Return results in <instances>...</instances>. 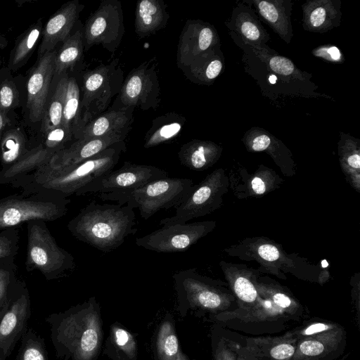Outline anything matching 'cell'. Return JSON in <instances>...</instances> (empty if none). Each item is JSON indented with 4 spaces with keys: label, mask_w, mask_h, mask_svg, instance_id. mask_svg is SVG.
Returning <instances> with one entry per match:
<instances>
[{
    "label": "cell",
    "mask_w": 360,
    "mask_h": 360,
    "mask_svg": "<svg viewBox=\"0 0 360 360\" xmlns=\"http://www.w3.org/2000/svg\"><path fill=\"white\" fill-rule=\"evenodd\" d=\"M222 65L219 60H212L210 61L205 70L204 78L206 79H213L216 78L221 70Z\"/></svg>",
    "instance_id": "f6af8a7d"
},
{
    "label": "cell",
    "mask_w": 360,
    "mask_h": 360,
    "mask_svg": "<svg viewBox=\"0 0 360 360\" xmlns=\"http://www.w3.org/2000/svg\"><path fill=\"white\" fill-rule=\"evenodd\" d=\"M347 334L342 326L297 340L290 360H335L345 352Z\"/></svg>",
    "instance_id": "ffe728a7"
},
{
    "label": "cell",
    "mask_w": 360,
    "mask_h": 360,
    "mask_svg": "<svg viewBox=\"0 0 360 360\" xmlns=\"http://www.w3.org/2000/svg\"><path fill=\"white\" fill-rule=\"evenodd\" d=\"M326 19V11L322 7L315 8L310 15V22L314 27L321 26Z\"/></svg>",
    "instance_id": "c3c4849f"
},
{
    "label": "cell",
    "mask_w": 360,
    "mask_h": 360,
    "mask_svg": "<svg viewBox=\"0 0 360 360\" xmlns=\"http://www.w3.org/2000/svg\"><path fill=\"white\" fill-rule=\"evenodd\" d=\"M157 68L158 60L153 57L132 69L124 79L120 93L108 108L156 109L161 96Z\"/></svg>",
    "instance_id": "8fae6325"
},
{
    "label": "cell",
    "mask_w": 360,
    "mask_h": 360,
    "mask_svg": "<svg viewBox=\"0 0 360 360\" xmlns=\"http://www.w3.org/2000/svg\"><path fill=\"white\" fill-rule=\"evenodd\" d=\"M342 326L332 321L313 318L294 329L289 330L297 340L302 338L317 335L328 331L342 328Z\"/></svg>",
    "instance_id": "ab89813d"
},
{
    "label": "cell",
    "mask_w": 360,
    "mask_h": 360,
    "mask_svg": "<svg viewBox=\"0 0 360 360\" xmlns=\"http://www.w3.org/2000/svg\"><path fill=\"white\" fill-rule=\"evenodd\" d=\"M83 27H80L62 42L56 49L54 59V75H61L72 73L83 59L84 56Z\"/></svg>",
    "instance_id": "d6a6232c"
},
{
    "label": "cell",
    "mask_w": 360,
    "mask_h": 360,
    "mask_svg": "<svg viewBox=\"0 0 360 360\" xmlns=\"http://www.w3.org/2000/svg\"><path fill=\"white\" fill-rule=\"evenodd\" d=\"M138 354L134 335L118 321L112 323L105 341L103 354L110 360H137Z\"/></svg>",
    "instance_id": "83f0119b"
},
{
    "label": "cell",
    "mask_w": 360,
    "mask_h": 360,
    "mask_svg": "<svg viewBox=\"0 0 360 360\" xmlns=\"http://www.w3.org/2000/svg\"><path fill=\"white\" fill-rule=\"evenodd\" d=\"M186 118L176 112H167L153 120L144 137L143 147L150 148L168 143L182 131Z\"/></svg>",
    "instance_id": "4dcf8cb0"
},
{
    "label": "cell",
    "mask_w": 360,
    "mask_h": 360,
    "mask_svg": "<svg viewBox=\"0 0 360 360\" xmlns=\"http://www.w3.org/2000/svg\"><path fill=\"white\" fill-rule=\"evenodd\" d=\"M229 186V180L224 170H214L199 184L193 185L182 202L176 207L175 214L161 219L160 224H185L215 211L221 206Z\"/></svg>",
    "instance_id": "9c48e42d"
},
{
    "label": "cell",
    "mask_w": 360,
    "mask_h": 360,
    "mask_svg": "<svg viewBox=\"0 0 360 360\" xmlns=\"http://www.w3.org/2000/svg\"><path fill=\"white\" fill-rule=\"evenodd\" d=\"M175 328V321L167 313L157 330L155 341V360H174L181 352Z\"/></svg>",
    "instance_id": "e575fe53"
},
{
    "label": "cell",
    "mask_w": 360,
    "mask_h": 360,
    "mask_svg": "<svg viewBox=\"0 0 360 360\" xmlns=\"http://www.w3.org/2000/svg\"><path fill=\"white\" fill-rule=\"evenodd\" d=\"M136 216L129 205L98 204L91 201L68 224L71 234L102 252L120 247L137 231Z\"/></svg>",
    "instance_id": "3957f363"
},
{
    "label": "cell",
    "mask_w": 360,
    "mask_h": 360,
    "mask_svg": "<svg viewBox=\"0 0 360 360\" xmlns=\"http://www.w3.org/2000/svg\"><path fill=\"white\" fill-rule=\"evenodd\" d=\"M43 27L42 19H39L16 38L7 65L11 72H16L27 63L41 40Z\"/></svg>",
    "instance_id": "836d02e7"
},
{
    "label": "cell",
    "mask_w": 360,
    "mask_h": 360,
    "mask_svg": "<svg viewBox=\"0 0 360 360\" xmlns=\"http://www.w3.org/2000/svg\"><path fill=\"white\" fill-rule=\"evenodd\" d=\"M24 129L15 119L4 129L0 141L1 169L7 168L20 160L30 149Z\"/></svg>",
    "instance_id": "f546056e"
},
{
    "label": "cell",
    "mask_w": 360,
    "mask_h": 360,
    "mask_svg": "<svg viewBox=\"0 0 360 360\" xmlns=\"http://www.w3.org/2000/svg\"><path fill=\"white\" fill-rule=\"evenodd\" d=\"M127 136L126 134H113L99 138L75 140L56 153L46 164L53 167H62L81 162L116 143L125 141Z\"/></svg>",
    "instance_id": "603a6c76"
},
{
    "label": "cell",
    "mask_w": 360,
    "mask_h": 360,
    "mask_svg": "<svg viewBox=\"0 0 360 360\" xmlns=\"http://www.w3.org/2000/svg\"><path fill=\"white\" fill-rule=\"evenodd\" d=\"M259 302L245 311L234 310L215 316L211 320L216 323L250 334L278 333L295 322L269 298L259 294Z\"/></svg>",
    "instance_id": "30bf717a"
},
{
    "label": "cell",
    "mask_w": 360,
    "mask_h": 360,
    "mask_svg": "<svg viewBox=\"0 0 360 360\" xmlns=\"http://www.w3.org/2000/svg\"><path fill=\"white\" fill-rule=\"evenodd\" d=\"M31 302L28 288L19 280L8 305L0 317V360H6L28 328Z\"/></svg>",
    "instance_id": "ac0fdd59"
},
{
    "label": "cell",
    "mask_w": 360,
    "mask_h": 360,
    "mask_svg": "<svg viewBox=\"0 0 360 360\" xmlns=\"http://www.w3.org/2000/svg\"><path fill=\"white\" fill-rule=\"evenodd\" d=\"M173 278L177 310L182 318L194 312L198 316L208 315L212 319L238 307L227 283L201 275L195 268L177 271Z\"/></svg>",
    "instance_id": "277c9868"
},
{
    "label": "cell",
    "mask_w": 360,
    "mask_h": 360,
    "mask_svg": "<svg viewBox=\"0 0 360 360\" xmlns=\"http://www.w3.org/2000/svg\"><path fill=\"white\" fill-rule=\"evenodd\" d=\"M51 340L61 360H97L103 332L101 307L96 297L58 313L49 314Z\"/></svg>",
    "instance_id": "6da1fadb"
},
{
    "label": "cell",
    "mask_w": 360,
    "mask_h": 360,
    "mask_svg": "<svg viewBox=\"0 0 360 360\" xmlns=\"http://www.w3.org/2000/svg\"><path fill=\"white\" fill-rule=\"evenodd\" d=\"M167 176L168 173L157 167L125 161L120 168L92 180L82 187L75 195L134 190L150 181Z\"/></svg>",
    "instance_id": "9a60e30c"
},
{
    "label": "cell",
    "mask_w": 360,
    "mask_h": 360,
    "mask_svg": "<svg viewBox=\"0 0 360 360\" xmlns=\"http://www.w3.org/2000/svg\"><path fill=\"white\" fill-rule=\"evenodd\" d=\"M269 65L272 70L283 75H288L294 70L293 63L288 58L281 56L273 57L269 61Z\"/></svg>",
    "instance_id": "7bdbcfd3"
},
{
    "label": "cell",
    "mask_w": 360,
    "mask_h": 360,
    "mask_svg": "<svg viewBox=\"0 0 360 360\" xmlns=\"http://www.w3.org/2000/svg\"><path fill=\"white\" fill-rule=\"evenodd\" d=\"M134 107L108 108L84 126L79 139L99 138L113 134L128 135L134 122Z\"/></svg>",
    "instance_id": "cb8c5ba5"
},
{
    "label": "cell",
    "mask_w": 360,
    "mask_h": 360,
    "mask_svg": "<svg viewBox=\"0 0 360 360\" xmlns=\"http://www.w3.org/2000/svg\"><path fill=\"white\" fill-rule=\"evenodd\" d=\"M14 360H48L45 340L28 327L20 339V345Z\"/></svg>",
    "instance_id": "8d00e7d4"
},
{
    "label": "cell",
    "mask_w": 360,
    "mask_h": 360,
    "mask_svg": "<svg viewBox=\"0 0 360 360\" xmlns=\"http://www.w3.org/2000/svg\"><path fill=\"white\" fill-rule=\"evenodd\" d=\"M75 267L73 256L57 244L46 222L34 220L27 223L25 269L39 271L47 281L60 278Z\"/></svg>",
    "instance_id": "8992f818"
},
{
    "label": "cell",
    "mask_w": 360,
    "mask_h": 360,
    "mask_svg": "<svg viewBox=\"0 0 360 360\" xmlns=\"http://www.w3.org/2000/svg\"><path fill=\"white\" fill-rule=\"evenodd\" d=\"M211 347L213 360H239L226 337L221 326L216 323L210 330Z\"/></svg>",
    "instance_id": "f35d334b"
},
{
    "label": "cell",
    "mask_w": 360,
    "mask_h": 360,
    "mask_svg": "<svg viewBox=\"0 0 360 360\" xmlns=\"http://www.w3.org/2000/svg\"><path fill=\"white\" fill-rule=\"evenodd\" d=\"M71 134L63 126L53 128L42 135L41 141L13 165L0 170V184H11L49 162L72 141Z\"/></svg>",
    "instance_id": "2e32d148"
},
{
    "label": "cell",
    "mask_w": 360,
    "mask_h": 360,
    "mask_svg": "<svg viewBox=\"0 0 360 360\" xmlns=\"http://www.w3.org/2000/svg\"><path fill=\"white\" fill-rule=\"evenodd\" d=\"M241 31L246 38L257 40L259 37L258 28L250 22H245L241 25Z\"/></svg>",
    "instance_id": "7dc6e473"
},
{
    "label": "cell",
    "mask_w": 360,
    "mask_h": 360,
    "mask_svg": "<svg viewBox=\"0 0 360 360\" xmlns=\"http://www.w3.org/2000/svg\"><path fill=\"white\" fill-rule=\"evenodd\" d=\"M174 360H192L186 354H185L182 351H181L178 355V356Z\"/></svg>",
    "instance_id": "816d5d0a"
},
{
    "label": "cell",
    "mask_w": 360,
    "mask_h": 360,
    "mask_svg": "<svg viewBox=\"0 0 360 360\" xmlns=\"http://www.w3.org/2000/svg\"><path fill=\"white\" fill-rule=\"evenodd\" d=\"M69 74L53 75L39 125V130L42 135L48 131L62 125L63 111Z\"/></svg>",
    "instance_id": "4316f807"
},
{
    "label": "cell",
    "mask_w": 360,
    "mask_h": 360,
    "mask_svg": "<svg viewBox=\"0 0 360 360\" xmlns=\"http://www.w3.org/2000/svg\"><path fill=\"white\" fill-rule=\"evenodd\" d=\"M11 72L7 66L0 69V110L7 115L23 104L17 78Z\"/></svg>",
    "instance_id": "d590c367"
},
{
    "label": "cell",
    "mask_w": 360,
    "mask_h": 360,
    "mask_svg": "<svg viewBox=\"0 0 360 360\" xmlns=\"http://www.w3.org/2000/svg\"><path fill=\"white\" fill-rule=\"evenodd\" d=\"M256 286L259 294L269 298L295 322L304 320L309 316L307 309L288 290L269 278L259 277Z\"/></svg>",
    "instance_id": "484cf974"
},
{
    "label": "cell",
    "mask_w": 360,
    "mask_h": 360,
    "mask_svg": "<svg viewBox=\"0 0 360 360\" xmlns=\"http://www.w3.org/2000/svg\"><path fill=\"white\" fill-rule=\"evenodd\" d=\"M84 7L78 0L70 1L49 18L43 27L37 58L54 51L71 34Z\"/></svg>",
    "instance_id": "d6986e66"
},
{
    "label": "cell",
    "mask_w": 360,
    "mask_h": 360,
    "mask_svg": "<svg viewBox=\"0 0 360 360\" xmlns=\"http://www.w3.org/2000/svg\"><path fill=\"white\" fill-rule=\"evenodd\" d=\"M261 14L267 20L274 22L278 20V13L273 4L268 1H259L258 4Z\"/></svg>",
    "instance_id": "ee69618b"
},
{
    "label": "cell",
    "mask_w": 360,
    "mask_h": 360,
    "mask_svg": "<svg viewBox=\"0 0 360 360\" xmlns=\"http://www.w3.org/2000/svg\"><path fill=\"white\" fill-rule=\"evenodd\" d=\"M56 49L38 57L25 79L23 114L31 125H40L54 75Z\"/></svg>",
    "instance_id": "e0dca14e"
},
{
    "label": "cell",
    "mask_w": 360,
    "mask_h": 360,
    "mask_svg": "<svg viewBox=\"0 0 360 360\" xmlns=\"http://www.w3.org/2000/svg\"><path fill=\"white\" fill-rule=\"evenodd\" d=\"M216 221L170 224L136 239V244L148 250L171 253L184 252L216 227Z\"/></svg>",
    "instance_id": "4fadbf2b"
},
{
    "label": "cell",
    "mask_w": 360,
    "mask_h": 360,
    "mask_svg": "<svg viewBox=\"0 0 360 360\" xmlns=\"http://www.w3.org/2000/svg\"><path fill=\"white\" fill-rule=\"evenodd\" d=\"M214 32L198 21L187 20L181 32L176 51V64L179 69L189 65L203 56L211 46Z\"/></svg>",
    "instance_id": "7402d4cb"
},
{
    "label": "cell",
    "mask_w": 360,
    "mask_h": 360,
    "mask_svg": "<svg viewBox=\"0 0 360 360\" xmlns=\"http://www.w3.org/2000/svg\"><path fill=\"white\" fill-rule=\"evenodd\" d=\"M193 186V182L190 179L167 176L134 190L99 193L98 196L103 200L137 208L141 217L148 219L160 210L177 207Z\"/></svg>",
    "instance_id": "5b68a950"
},
{
    "label": "cell",
    "mask_w": 360,
    "mask_h": 360,
    "mask_svg": "<svg viewBox=\"0 0 360 360\" xmlns=\"http://www.w3.org/2000/svg\"><path fill=\"white\" fill-rule=\"evenodd\" d=\"M282 179L270 171L257 172L252 175L250 179V191L248 195L252 194L262 195L276 188L277 184L282 182Z\"/></svg>",
    "instance_id": "b9f144b4"
},
{
    "label": "cell",
    "mask_w": 360,
    "mask_h": 360,
    "mask_svg": "<svg viewBox=\"0 0 360 360\" xmlns=\"http://www.w3.org/2000/svg\"><path fill=\"white\" fill-rule=\"evenodd\" d=\"M19 280L17 269L0 267V317L7 308Z\"/></svg>",
    "instance_id": "60d3db41"
},
{
    "label": "cell",
    "mask_w": 360,
    "mask_h": 360,
    "mask_svg": "<svg viewBox=\"0 0 360 360\" xmlns=\"http://www.w3.org/2000/svg\"><path fill=\"white\" fill-rule=\"evenodd\" d=\"M124 73L118 59L84 72L79 84L81 115L84 126L108 109L120 93Z\"/></svg>",
    "instance_id": "ba28073f"
},
{
    "label": "cell",
    "mask_w": 360,
    "mask_h": 360,
    "mask_svg": "<svg viewBox=\"0 0 360 360\" xmlns=\"http://www.w3.org/2000/svg\"><path fill=\"white\" fill-rule=\"evenodd\" d=\"M18 228L0 231V267L17 269L15 259L19 249Z\"/></svg>",
    "instance_id": "74e56055"
},
{
    "label": "cell",
    "mask_w": 360,
    "mask_h": 360,
    "mask_svg": "<svg viewBox=\"0 0 360 360\" xmlns=\"http://www.w3.org/2000/svg\"><path fill=\"white\" fill-rule=\"evenodd\" d=\"M219 264L229 288L237 300L236 310L245 311L255 307L261 298L256 286L259 271L224 261Z\"/></svg>",
    "instance_id": "44dd1931"
},
{
    "label": "cell",
    "mask_w": 360,
    "mask_h": 360,
    "mask_svg": "<svg viewBox=\"0 0 360 360\" xmlns=\"http://www.w3.org/2000/svg\"><path fill=\"white\" fill-rule=\"evenodd\" d=\"M69 198L41 193H15L0 199V231L34 220L53 221L64 217Z\"/></svg>",
    "instance_id": "52a82bcc"
},
{
    "label": "cell",
    "mask_w": 360,
    "mask_h": 360,
    "mask_svg": "<svg viewBox=\"0 0 360 360\" xmlns=\"http://www.w3.org/2000/svg\"><path fill=\"white\" fill-rule=\"evenodd\" d=\"M162 0H140L135 10V32L140 38L155 34L165 27L169 18Z\"/></svg>",
    "instance_id": "d4e9b609"
},
{
    "label": "cell",
    "mask_w": 360,
    "mask_h": 360,
    "mask_svg": "<svg viewBox=\"0 0 360 360\" xmlns=\"http://www.w3.org/2000/svg\"><path fill=\"white\" fill-rule=\"evenodd\" d=\"M327 51L330 54L332 59L335 60H338L340 59L341 54L339 49L337 47H330L329 49H327Z\"/></svg>",
    "instance_id": "f907efd6"
},
{
    "label": "cell",
    "mask_w": 360,
    "mask_h": 360,
    "mask_svg": "<svg viewBox=\"0 0 360 360\" xmlns=\"http://www.w3.org/2000/svg\"><path fill=\"white\" fill-rule=\"evenodd\" d=\"M270 144V138L267 135L263 134L253 139L251 147L254 151L260 152L267 149Z\"/></svg>",
    "instance_id": "bcb514c9"
},
{
    "label": "cell",
    "mask_w": 360,
    "mask_h": 360,
    "mask_svg": "<svg viewBox=\"0 0 360 360\" xmlns=\"http://www.w3.org/2000/svg\"><path fill=\"white\" fill-rule=\"evenodd\" d=\"M221 329L239 360H290L297 342L290 331L281 336L248 337Z\"/></svg>",
    "instance_id": "5bb4252c"
},
{
    "label": "cell",
    "mask_w": 360,
    "mask_h": 360,
    "mask_svg": "<svg viewBox=\"0 0 360 360\" xmlns=\"http://www.w3.org/2000/svg\"><path fill=\"white\" fill-rule=\"evenodd\" d=\"M62 125L78 140L84 124L81 115V91L77 79L70 73L67 82Z\"/></svg>",
    "instance_id": "1f68e13d"
},
{
    "label": "cell",
    "mask_w": 360,
    "mask_h": 360,
    "mask_svg": "<svg viewBox=\"0 0 360 360\" xmlns=\"http://www.w3.org/2000/svg\"><path fill=\"white\" fill-rule=\"evenodd\" d=\"M127 150L124 141H120L94 157L62 167L45 164L11 185L25 193H41L65 198L75 195L94 179L112 170Z\"/></svg>",
    "instance_id": "7a4b0ae2"
},
{
    "label": "cell",
    "mask_w": 360,
    "mask_h": 360,
    "mask_svg": "<svg viewBox=\"0 0 360 360\" xmlns=\"http://www.w3.org/2000/svg\"><path fill=\"white\" fill-rule=\"evenodd\" d=\"M124 34L122 6L118 0H103L83 27L84 51L101 45L111 53L120 46Z\"/></svg>",
    "instance_id": "7c38bea8"
},
{
    "label": "cell",
    "mask_w": 360,
    "mask_h": 360,
    "mask_svg": "<svg viewBox=\"0 0 360 360\" xmlns=\"http://www.w3.org/2000/svg\"><path fill=\"white\" fill-rule=\"evenodd\" d=\"M15 118L11 115H5L0 110V141L2 136V134L6 127Z\"/></svg>",
    "instance_id": "681fc988"
},
{
    "label": "cell",
    "mask_w": 360,
    "mask_h": 360,
    "mask_svg": "<svg viewBox=\"0 0 360 360\" xmlns=\"http://www.w3.org/2000/svg\"><path fill=\"white\" fill-rule=\"evenodd\" d=\"M219 150L214 144L200 140H192L182 145L178 152L180 163L195 171H203L217 160Z\"/></svg>",
    "instance_id": "f1b7e54d"
}]
</instances>
